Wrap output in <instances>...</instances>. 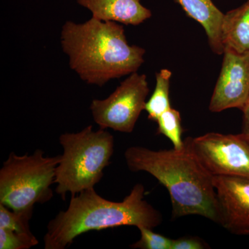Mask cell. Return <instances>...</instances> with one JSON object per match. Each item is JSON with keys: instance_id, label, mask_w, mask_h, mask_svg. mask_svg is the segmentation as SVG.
Here are the masks:
<instances>
[{"instance_id": "6da1fadb", "label": "cell", "mask_w": 249, "mask_h": 249, "mask_svg": "<svg viewBox=\"0 0 249 249\" xmlns=\"http://www.w3.org/2000/svg\"><path fill=\"white\" fill-rule=\"evenodd\" d=\"M60 40L71 70L88 84L102 87L137 72L144 62L145 49L129 45L120 23L92 17L79 24L68 21Z\"/></svg>"}, {"instance_id": "7a4b0ae2", "label": "cell", "mask_w": 249, "mask_h": 249, "mask_svg": "<svg viewBox=\"0 0 249 249\" xmlns=\"http://www.w3.org/2000/svg\"><path fill=\"white\" fill-rule=\"evenodd\" d=\"M124 157L130 171L146 172L166 188L171 199L173 219L196 214L217 224L213 176L185 142L179 150L129 147Z\"/></svg>"}, {"instance_id": "3957f363", "label": "cell", "mask_w": 249, "mask_h": 249, "mask_svg": "<svg viewBox=\"0 0 249 249\" xmlns=\"http://www.w3.org/2000/svg\"><path fill=\"white\" fill-rule=\"evenodd\" d=\"M145 191L143 185L137 183L122 201L107 200L94 188L71 196L67 209L49 222L44 237L45 249H66L78 236L91 231L122 226L158 227L163 217L144 199Z\"/></svg>"}, {"instance_id": "277c9868", "label": "cell", "mask_w": 249, "mask_h": 249, "mask_svg": "<svg viewBox=\"0 0 249 249\" xmlns=\"http://www.w3.org/2000/svg\"><path fill=\"white\" fill-rule=\"evenodd\" d=\"M59 142L63 153L54 184L55 192L65 200L67 193L76 196L101 181L114 154V138L106 129L94 131L89 125L77 133L62 134Z\"/></svg>"}, {"instance_id": "5b68a950", "label": "cell", "mask_w": 249, "mask_h": 249, "mask_svg": "<svg viewBox=\"0 0 249 249\" xmlns=\"http://www.w3.org/2000/svg\"><path fill=\"white\" fill-rule=\"evenodd\" d=\"M60 160L61 155L45 157L40 150L31 155L11 152L0 170V204L16 212H33L35 204L50 200Z\"/></svg>"}, {"instance_id": "8992f818", "label": "cell", "mask_w": 249, "mask_h": 249, "mask_svg": "<svg viewBox=\"0 0 249 249\" xmlns=\"http://www.w3.org/2000/svg\"><path fill=\"white\" fill-rule=\"evenodd\" d=\"M184 142L213 176L249 178V137L245 134L210 132Z\"/></svg>"}, {"instance_id": "52a82bcc", "label": "cell", "mask_w": 249, "mask_h": 249, "mask_svg": "<svg viewBox=\"0 0 249 249\" xmlns=\"http://www.w3.org/2000/svg\"><path fill=\"white\" fill-rule=\"evenodd\" d=\"M149 91L146 76L137 71L131 73L110 96L91 102L93 121L101 129L131 133L141 113L145 110Z\"/></svg>"}, {"instance_id": "ba28073f", "label": "cell", "mask_w": 249, "mask_h": 249, "mask_svg": "<svg viewBox=\"0 0 249 249\" xmlns=\"http://www.w3.org/2000/svg\"><path fill=\"white\" fill-rule=\"evenodd\" d=\"M223 54L222 69L209 109L214 113L231 108L242 111L249 97V52L225 49Z\"/></svg>"}, {"instance_id": "9c48e42d", "label": "cell", "mask_w": 249, "mask_h": 249, "mask_svg": "<svg viewBox=\"0 0 249 249\" xmlns=\"http://www.w3.org/2000/svg\"><path fill=\"white\" fill-rule=\"evenodd\" d=\"M218 224L237 235H249V178L213 176Z\"/></svg>"}, {"instance_id": "30bf717a", "label": "cell", "mask_w": 249, "mask_h": 249, "mask_svg": "<svg viewBox=\"0 0 249 249\" xmlns=\"http://www.w3.org/2000/svg\"><path fill=\"white\" fill-rule=\"evenodd\" d=\"M78 3L89 10L93 18L125 25H139L152 16L140 0H78Z\"/></svg>"}, {"instance_id": "8fae6325", "label": "cell", "mask_w": 249, "mask_h": 249, "mask_svg": "<svg viewBox=\"0 0 249 249\" xmlns=\"http://www.w3.org/2000/svg\"><path fill=\"white\" fill-rule=\"evenodd\" d=\"M181 5L186 14L204 27L210 47L221 55L224 48L222 42V26L224 14L212 0H175Z\"/></svg>"}, {"instance_id": "7c38bea8", "label": "cell", "mask_w": 249, "mask_h": 249, "mask_svg": "<svg viewBox=\"0 0 249 249\" xmlns=\"http://www.w3.org/2000/svg\"><path fill=\"white\" fill-rule=\"evenodd\" d=\"M222 42L224 49L241 53L249 52V0L224 14Z\"/></svg>"}, {"instance_id": "4fadbf2b", "label": "cell", "mask_w": 249, "mask_h": 249, "mask_svg": "<svg viewBox=\"0 0 249 249\" xmlns=\"http://www.w3.org/2000/svg\"><path fill=\"white\" fill-rule=\"evenodd\" d=\"M171 76L172 72L168 69H162L156 73L155 91L145 106V110L150 120L156 122L163 112L171 108L170 100Z\"/></svg>"}, {"instance_id": "5bb4252c", "label": "cell", "mask_w": 249, "mask_h": 249, "mask_svg": "<svg viewBox=\"0 0 249 249\" xmlns=\"http://www.w3.org/2000/svg\"><path fill=\"white\" fill-rule=\"evenodd\" d=\"M157 134L167 137L173 143L175 149H182L184 141L182 139L183 129L181 125V117L179 111L170 108L158 118L157 121Z\"/></svg>"}, {"instance_id": "9a60e30c", "label": "cell", "mask_w": 249, "mask_h": 249, "mask_svg": "<svg viewBox=\"0 0 249 249\" xmlns=\"http://www.w3.org/2000/svg\"><path fill=\"white\" fill-rule=\"evenodd\" d=\"M33 212H16L0 204V228L24 235H33L29 225Z\"/></svg>"}, {"instance_id": "2e32d148", "label": "cell", "mask_w": 249, "mask_h": 249, "mask_svg": "<svg viewBox=\"0 0 249 249\" xmlns=\"http://www.w3.org/2000/svg\"><path fill=\"white\" fill-rule=\"evenodd\" d=\"M140 239L130 245L134 249H171L173 240L145 227H139Z\"/></svg>"}, {"instance_id": "e0dca14e", "label": "cell", "mask_w": 249, "mask_h": 249, "mask_svg": "<svg viewBox=\"0 0 249 249\" xmlns=\"http://www.w3.org/2000/svg\"><path fill=\"white\" fill-rule=\"evenodd\" d=\"M38 243L34 234L24 235L0 228V249H29Z\"/></svg>"}, {"instance_id": "ac0fdd59", "label": "cell", "mask_w": 249, "mask_h": 249, "mask_svg": "<svg viewBox=\"0 0 249 249\" xmlns=\"http://www.w3.org/2000/svg\"><path fill=\"white\" fill-rule=\"evenodd\" d=\"M209 245L197 236L185 235L173 240L171 249H206Z\"/></svg>"}, {"instance_id": "d6986e66", "label": "cell", "mask_w": 249, "mask_h": 249, "mask_svg": "<svg viewBox=\"0 0 249 249\" xmlns=\"http://www.w3.org/2000/svg\"><path fill=\"white\" fill-rule=\"evenodd\" d=\"M242 133L249 137V97L245 107L242 109Z\"/></svg>"}]
</instances>
